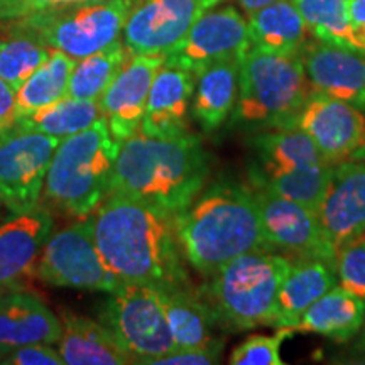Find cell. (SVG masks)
I'll use <instances>...</instances> for the list:
<instances>
[{"mask_svg":"<svg viewBox=\"0 0 365 365\" xmlns=\"http://www.w3.org/2000/svg\"><path fill=\"white\" fill-rule=\"evenodd\" d=\"M73 2L80 0H0V22L17 21Z\"/></svg>","mask_w":365,"mask_h":365,"instance_id":"obj_38","label":"cell"},{"mask_svg":"<svg viewBox=\"0 0 365 365\" xmlns=\"http://www.w3.org/2000/svg\"><path fill=\"white\" fill-rule=\"evenodd\" d=\"M61 333V319L38 294L21 287L0 294V359L24 345L58 344Z\"/></svg>","mask_w":365,"mask_h":365,"instance_id":"obj_19","label":"cell"},{"mask_svg":"<svg viewBox=\"0 0 365 365\" xmlns=\"http://www.w3.org/2000/svg\"><path fill=\"white\" fill-rule=\"evenodd\" d=\"M365 322V299L345 287L333 286L309 307L293 331L317 333L335 341H349L359 335Z\"/></svg>","mask_w":365,"mask_h":365,"instance_id":"obj_24","label":"cell"},{"mask_svg":"<svg viewBox=\"0 0 365 365\" xmlns=\"http://www.w3.org/2000/svg\"><path fill=\"white\" fill-rule=\"evenodd\" d=\"M291 328H277L272 336L252 335L235 346L230 354V364L234 365H282L281 344L286 336L293 335Z\"/></svg>","mask_w":365,"mask_h":365,"instance_id":"obj_34","label":"cell"},{"mask_svg":"<svg viewBox=\"0 0 365 365\" xmlns=\"http://www.w3.org/2000/svg\"><path fill=\"white\" fill-rule=\"evenodd\" d=\"M100 318L134 357V364H150L176 350L163 291L156 286L122 282L108 296Z\"/></svg>","mask_w":365,"mask_h":365,"instance_id":"obj_8","label":"cell"},{"mask_svg":"<svg viewBox=\"0 0 365 365\" xmlns=\"http://www.w3.org/2000/svg\"><path fill=\"white\" fill-rule=\"evenodd\" d=\"M129 58V51L118 39L107 48L78 59L71 73L68 97L98 102Z\"/></svg>","mask_w":365,"mask_h":365,"instance_id":"obj_29","label":"cell"},{"mask_svg":"<svg viewBox=\"0 0 365 365\" xmlns=\"http://www.w3.org/2000/svg\"><path fill=\"white\" fill-rule=\"evenodd\" d=\"M16 120V90L0 78V130L11 127Z\"/></svg>","mask_w":365,"mask_h":365,"instance_id":"obj_39","label":"cell"},{"mask_svg":"<svg viewBox=\"0 0 365 365\" xmlns=\"http://www.w3.org/2000/svg\"><path fill=\"white\" fill-rule=\"evenodd\" d=\"M274 2H279V0H237V4L242 7V11L244 12H254V11H259V9L266 7V6H271Z\"/></svg>","mask_w":365,"mask_h":365,"instance_id":"obj_41","label":"cell"},{"mask_svg":"<svg viewBox=\"0 0 365 365\" xmlns=\"http://www.w3.org/2000/svg\"><path fill=\"white\" fill-rule=\"evenodd\" d=\"M51 54V49L41 44L33 36L17 29L11 22L0 27V78L19 90Z\"/></svg>","mask_w":365,"mask_h":365,"instance_id":"obj_31","label":"cell"},{"mask_svg":"<svg viewBox=\"0 0 365 365\" xmlns=\"http://www.w3.org/2000/svg\"><path fill=\"white\" fill-rule=\"evenodd\" d=\"M120 143L100 117L59 143L44 182V200L71 217H86L110 195Z\"/></svg>","mask_w":365,"mask_h":365,"instance_id":"obj_4","label":"cell"},{"mask_svg":"<svg viewBox=\"0 0 365 365\" xmlns=\"http://www.w3.org/2000/svg\"><path fill=\"white\" fill-rule=\"evenodd\" d=\"M312 90L301 54L250 46L240 59L235 120L259 129H293Z\"/></svg>","mask_w":365,"mask_h":365,"instance_id":"obj_5","label":"cell"},{"mask_svg":"<svg viewBox=\"0 0 365 365\" xmlns=\"http://www.w3.org/2000/svg\"><path fill=\"white\" fill-rule=\"evenodd\" d=\"M293 2L314 39L359 49L346 0H293Z\"/></svg>","mask_w":365,"mask_h":365,"instance_id":"obj_32","label":"cell"},{"mask_svg":"<svg viewBox=\"0 0 365 365\" xmlns=\"http://www.w3.org/2000/svg\"><path fill=\"white\" fill-rule=\"evenodd\" d=\"M100 117L102 113H100L98 102L66 97L31 113V115L19 118L14 124L63 140L88 129Z\"/></svg>","mask_w":365,"mask_h":365,"instance_id":"obj_30","label":"cell"},{"mask_svg":"<svg viewBox=\"0 0 365 365\" xmlns=\"http://www.w3.org/2000/svg\"><path fill=\"white\" fill-rule=\"evenodd\" d=\"M161 291L176 349H202L220 341L213 336L218 317L210 303H203L190 287Z\"/></svg>","mask_w":365,"mask_h":365,"instance_id":"obj_27","label":"cell"},{"mask_svg":"<svg viewBox=\"0 0 365 365\" xmlns=\"http://www.w3.org/2000/svg\"><path fill=\"white\" fill-rule=\"evenodd\" d=\"M95 240L120 282L159 289L190 287L175 217L129 196L110 193L93 217Z\"/></svg>","mask_w":365,"mask_h":365,"instance_id":"obj_1","label":"cell"},{"mask_svg":"<svg viewBox=\"0 0 365 365\" xmlns=\"http://www.w3.org/2000/svg\"><path fill=\"white\" fill-rule=\"evenodd\" d=\"M223 0H135L122 31L130 56L168 54L195 22Z\"/></svg>","mask_w":365,"mask_h":365,"instance_id":"obj_12","label":"cell"},{"mask_svg":"<svg viewBox=\"0 0 365 365\" xmlns=\"http://www.w3.org/2000/svg\"><path fill=\"white\" fill-rule=\"evenodd\" d=\"M196 76L164 65L150 85L139 130L150 137H178L188 132Z\"/></svg>","mask_w":365,"mask_h":365,"instance_id":"obj_20","label":"cell"},{"mask_svg":"<svg viewBox=\"0 0 365 365\" xmlns=\"http://www.w3.org/2000/svg\"><path fill=\"white\" fill-rule=\"evenodd\" d=\"M80 2H102V0H80Z\"/></svg>","mask_w":365,"mask_h":365,"instance_id":"obj_44","label":"cell"},{"mask_svg":"<svg viewBox=\"0 0 365 365\" xmlns=\"http://www.w3.org/2000/svg\"><path fill=\"white\" fill-rule=\"evenodd\" d=\"M63 333L58 350L68 365H125L134 364L113 331L102 322H95L70 309H59Z\"/></svg>","mask_w":365,"mask_h":365,"instance_id":"obj_21","label":"cell"},{"mask_svg":"<svg viewBox=\"0 0 365 365\" xmlns=\"http://www.w3.org/2000/svg\"><path fill=\"white\" fill-rule=\"evenodd\" d=\"M335 266L340 286L365 299V234L336 250Z\"/></svg>","mask_w":365,"mask_h":365,"instance_id":"obj_35","label":"cell"},{"mask_svg":"<svg viewBox=\"0 0 365 365\" xmlns=\"http://www.w3.org/2000/svg\"><path fill=\"white\" fill-rule=\"evenodd\" d=\"M175 223L185 261L208 277L239 255L271 250L254 190L239 182L212 185L175 217Z\"/></svg>","mask_w":365,"mask_h":365,"instance_id":"obj_3","label":"cell"},{"mask_svg":"<svg viewBox=\"0 0 365 365\" xmlns=\"http://www.w3.org/2000/svg\"><path fill=\"white\" fill-rule=\"evenodd\" d=\"M301 59L313 90L365 112V51L314 39L301 49Z\"/></svg>","mask_w":365,"mask_h":365,"instance_id":"obj_17","label":"cell"},{"mask_svg":"<svg viewBox=\"0 0 365 365\" xmlns=\"http://www.w3.org/2000/svg\"><path fill=\"white\" fill-rule=\"evenodd\" d=\"M294 127L312 137L322 156L330 164L352 158L365 137L362 110L318 90H312Z\"/></svg>","mask_w":365,"mask_h":365,"instance_id":"obj_14","label":"cell"},{"mask_svg":"<svg viewBox=\"0 0 365 365\" xmlns=\"http://www.w3.org/2000/svg\"><path fill=\"white\" fill-rule=\"evenodd\" d=\"M134 4L135 0L73 2L9 22L46 48L78 61L120 39Z\"/></svg>","mask_w":365,"mask_h":365,"instance_id":"obj_7","label":"cell"},{"mask_svg":"<svg viewBox=\"0 0 365 365\" xmlns=\"http://www.w3.org/2000/svg\"><path fill=\"white\" fill-rule=\"evenodd\" d=\"M355 38L360 51H365V0H346Z\"/></svg>","mask_w":365,"mask_h":365,"instance_id":"obj_40","label":"cell"},{"mask_svg":"<svg viewBox=\"0 0 365 365\" xmlns=\"http://www.w3.org/2000/svg\"><path fill=\"white\" fill-rule=\"evenodd\" d=\"M208 176L210 158L196 135L186 132L164 139L137 130L118 149L110 193L176 217L202 193Z\"/></svg>","mask_w":365,"mask_h":365,"instance_id":"obj_2","label":"cell"},{"mask_svg":"<svg viewBox=\"0 0 365 365\" xmlns=\"http://www.w3.org/2000/svg\"><path fill=\"white\" fill-rule=\"evenodd\" d=\"M333 171L335 164H322V166L312 168L291 175L276 176V178H254L252 185H261L264 188L274 191V193L286 196V198L298 202L304 207L319 212L323 202H325L328 191H330L333 181Z\"/></svg>","mask_w":365,"mask_h":365,"instance_id":"obj_33","label":"cell"},{"mask_svg":"<svg viewBox=\"0 0 365 365\" xmlns=\"http://www.w3.org/2000/svg\"><path fill=\"white\" fill-rule=\"evenodd\" d=\"M335 252L365 234V166L354 159L335 164L333 181L318 212Z\"/></svg>","mask_w":365,"mask_h":365,"instance_id":"obj_18","label":"cell"},{"mask_svg":"<svg viewBox=\"0 0 365 365\" xmlns=\"http://www.w3.org/2000/svg\"><path fill=\"white\" fill-rule=\"evenodd\" d=\"M252 143L257 156V168L252 170L254 178L284 176L328 163L312 137L298 127L262 132Z\"/></svg>","mask_w":365,"mask_h":365,"instance_id":"obj_23","label":"cell"},{"mask_svg":"<svg viewBox=\"0 0 365 365\" xmlns=\"http://www.w3.org/2000/svg\"><path fill=\"white\" fill-rule=\"evenodd\" d=\"M264 239L271 250H284L293 257H322L335 261L317 212L261 185H252Z\"/></svg>","mask_w":365,"mask_h":365,"instance_id":"obj_13","label":"cell"},{"mask_svg":"<svg viewBox=\"0 0 365 365\" xmlns=\"http://www.w3.org/2000/svg\"><path fill=\"white\" fill-rule=\"evenodd\" d=\"M75 65L76 59L51 49L49 58L16 91V120L66 98Z\"/></svg>","mask_w":365,"mask_h":365,"instance_id":"obj_28","label":"cell"},{"mask_svg":"<svg viewBox=\"0 0 365 365\" xmlns=\"http://www.w3.org/2000/svg\"><path fill=\"white\" fill-rule=\"evenodd\" d=\"M240 59H225L208 66L196 78L191 113L205 132L220 129L234 112L239 97Z\"/></svg>","mask_w":365,"mask_h":365,"instance_id":"obj_25","label":"cell"},{"mask_svg":"<svg viewBox=\"0 0 365 365\" xmlns=\"http://www.w3.org/2000/svg\"><path fill=\"white\" fill-rule=\"evenodd\" d=\"M350 159H354V161H357V163L364 164V166H365V137H364L362 145H360V148L355 150V153L352 154V158H350Z\"/></svg>","mask_w":365,"mask_h":365,"instance_id":"obj_43","label":"cell"},{"mask_svg":"<svg viewBox=\"0 0 365 365\" xmlns=\"http://www.w3.org/2000/svg\"><path fill=\"white\" fill-rule=\"evenodd\" d=\"M335 261L322 257L291 259L277 298V319L274 328H291L299 322L303 313L327 291L336 286Z\"/></svg>","mask_w":365,"mask_h":365,"instance_id":"obj_22","label":"cell"},{"mask_svg":"<svg viewBox=\"0 0 365 365\" xmlns=\"http://www.w3.org/2000/svg\"><path fill=\"white\" fill-rule=\"evenodd\" d=\"M355 352L360 354L365 359V322H364V327L360 328L359 331V339L355 341Z\"/></svg>","mask_w":365,"mask_h":365,"instance_id":"obj_42","label":"cell"},{"mask_svg":"<svg viewBox=\"0 0 365 365\" xmlns=\"http://www.w3.org/2000/svg\"><path fill=\"white\" fill-rule=\"evenodd\" d=\"M250 46L247 21L234 6L212 9L166 54L164 65L181 68L198 78L218 61L242 59Z\"/></svg>","mask_w":365,"mask_h":365,"instance_id":"obj_11","label":"cell"},{"mask_svg":"<svg viewBox=\"0 0 365 365\" xmlns=\"http://www.w3.org/2000/svg\"><path fill=\"white\" fill-rule=\"evenodd\" d=\"M4 365H65L59 350L48 344H33L14 349L0 359Z\"/></svg>","mask_w":365,"mask_h":365,"instance_id":"obj_36","label":"cell"},{"mask_svg":"<svg viewBox=\"0 0 365 365\" xmlns=\"http://www.w3.org/2000/svg\"><path fill=\"white\" fill-rule=\"evenodd\" d=\"M223 352V341L202 346V349H176L173 352L154 359V365H212L220 362Z\"/></svg>","mask_w":365,"mask_h":365,"instance_id":"obj_37","label":"cell"},{"mask_svg":"<svg viewBox=\"0 0 365 365\" xmlns=\"http://www.w3.org/2000/svg\"><path fill=\"white\" fill-rule=\"evenodd\" d=\"M291 257L254 250L227 262L207 287L218 322L234 330L276 327L277 298Z\"/></svg>","mask_w":365,"mask_h":365,"instance_id":"obj_6","label":"cell"},{"mask_svg":"<svg viewBox=\"0 0 365 365\" xmlns=\"http://www.w3.org/2000/svg\"><path fill=\"white\" fill-rule=\"evenodd\" d=\"M250 44L264 51L301 54L309 31L293 0H279L247 14Z\"/></svg>","mask_w":365,"mask_h":365,"instance_id":"obj_26","label":"cell"},{"mask_svg":"<svg viewBox=\"0 0 365 365\" xmlns=\"http://www.w3.org/2000/svg\"><path fill=\"white\" fill-rule=\"evenodd\" d=\"M36 276L49 286L108 294L122 284L97 247L93 217L49 237L41 252Z\"/></svg>","mask_w":365,"mask_h":365,"instance_id":"obj_9","label":"cell"},{"mask_svg":"<svg viewBox=\"0 0 365 365\" xmlns=\"http://www.w3.org/2000/svg\"><path fill=\"white\" fill-rule=\"evenodd\" d=\"M164 61L166 54L130 56L98 100L100 113L117 143L122 144L139 130L150 85Z\"/></svg>","mask_w":365,"mask_h":365,"instance_id":"obj_15","label":"cell"},{"mask_svg":"<svg viewBox=\"0 0 365 365\" xmlns=\"http://www.w3.org/2000/svg\"><path fill=\"white\" fill-rule=\"evenodd\" d=\"M59 143L17 124L0 130V205L11 213L38 207Z\"/></svg>","mask_w":365,"mask_h":365,"instance_id":"obj_10","label":"cell"},{"mask_svg":"<svg viewBox=\"0 0 365 365\" xmlns=\"http://www.w3.org/2000/svg\"><path fill=\"white\" fill-rule=\"evenodd\" d=\"M53 215L43 207L12 213L0 225V294L19 289L36 276L44 244L53 235Z\"/></svg>","mask_w":365,"mask_h":365,"instance_id":"obj_16","label":"cell"}]
</instances>
